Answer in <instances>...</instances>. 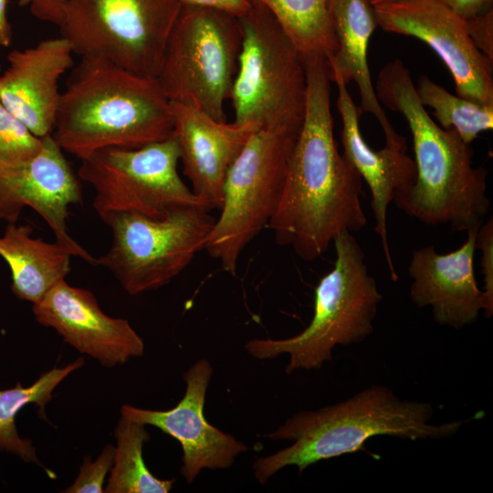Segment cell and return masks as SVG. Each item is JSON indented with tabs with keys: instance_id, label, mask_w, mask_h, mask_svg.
I'll list each match as a JSON object with an SVG mask.
<instances>
[{
	"instance_id": "obj_26",
	"label": "cell",
	"mask_w": 493,
	"mask_h": 493,
	"mask_svg": "<svg viewBox=\"0 0 493 493\" xmlns=\"http://www.w3.org/2000/svg\"><path fill=\"white\" fill-rule=\"evenodd\" d=\"M44 137L35 135L0 102V165H16L36 157Z\"/></svg>"
},
{
	"instance_id": "obj_24",
	"label": "cell",
	"mask_w": 493,
	"mask_h": 493,
	"mask_svg": "<svg viewBox=\"0 0 493 493\" xmlns=\"http://www.w3.org/2000/svg\"><path fill=\"white\" fill-rule=\"evenodd\" d=\"M115 455L105 493H168L174 479H160L145 465L142 449L150 439L145 425L121 415L114 431Z\"/></svg>"
},
{
	"instance_id": "obj_15",
	"label": "cell",
	"mask_w": 493,
	"mask_h": 493,
	"mask_svg": "<svg viewBox=\"0 0 493 493\" xmlns=\"http://www.w3.org/2000/svg\"><path fill=\"white\" fill-rule=\"evenodd\" d=\"M32 310L39 324L104 367L122 365L144 352L142 339L127 320L107 315L91 291L66 279L33 304Z\"/></svg>"
},
{
	"instance_id": "obj_31",
	"label": "cell",
	"mask_w": 493,
	"mask_h": 493,
	"mask_svg": "<svg viewBox=\"0 0 493 493\" xmlns=\"http://www.w3.org/2000/svg\"><path fill=\"white\" fill-rule=\"evenodd\" d=\"M465 20L493 10V0H439Z\"/></svg>"
},
{
	"instance_id": "obj_7",
	"label": "cell",
	"mask_w": 493,
	"mask_h": 493,
	"mask_svg": "<svg viewBox=\"0 0 493 493\" xmlns=\"http://www.w3.org/2000/svg\"><path fill=\"white\" fill-rule=\"evenodd\" d=\"M242 44L238 16L222 9L183 5L157 77L171 102L194 106L226 121Z\"/></svg>"
},
{
	"instance_id": "obj_17",
	"label": "cell",
	"mask_w": 493,
	"mask_h": 493,
	"mask_svg": "<svg viewBox=\"0 0 493 493\" xmlns=\"http://www.w3.org/2000/svg\"><path fill=\"white\" fill-rule=\"evenodd\" d=\"M171 104L184 173L193 193L211 209L220 210L227 172L259 128L218 121L194 106Z\"/></svg>"
},
{
	"instance_id": "obj_16",
	"label": "cell",
	"mask_w": 493,
	"mask_h": 493,
	"mask_svg": "<svg viewBox=\"0 0 493 493\" xmlns=\"http://www.w3.org/2000/svg\"><path fill=\"white\" fill-rule=\"evenodd\" d=\"M479 227L469 228L465 243L450 253L439 254L433 246L413 251L407 268L411 300L417 308L430 307L440 325L459 330L487 311L473 267Z\"/></svg>"
},
{
	"instance_id": "obj_6",
	"label": "cell",
	"mask_w": 493,
	"mask_h": 493,
	"mask_svg": "<svg viewBox=\"0 0 493 493\" xmlns=\"http://www.w3.org/2000/svg\"><path fill=\"white\" fill-rule=\"evenodd\" d=\"M242 44L230 99L235 121L300 131L306 110L304 58L264 6L238 16Z\"/></svg>"
},
{
	"instance_id": "obj_28",
	"label": "cell",
	"mask_w": 493,
	"mask_h": 493,
	"mask_svg": "<svg viewBox=\"0 0 493 493\" xmlns=\"http://www.w3.org/2000/svg\"><path fill=\"white\" fill-rule=\"evenodd\" d=\"M477 248L481 250V272L484 278V294L487 300L485 316L490 318L493 314V219L488 218L478 228L477 235Z\"/></svg>"
},
{
	"instance_id": "obj_20",
	"label": "cell",
	"mask_w": 493,
	"mask_h": 493,
	"mask_svg": "<svg viewBox=\"0 0 493 493\" xmlns=\"http://www.w3.org/2000/svg\"><path fill=\"white\" fill-rule=\"evenodd\" d=\"M329 11L338 47L326 58L330 81L347 85L354 81L361 96L360 112L372 114L380 123L386 146L406 151V140L389 121L379 102L369 70L367 51L377 26L368 0H329Z\"/></svg>"
},
{
	"instance_id": "obj_22",
	"label": "cell",
	"mask_w": 493,
	"mask_h": 493,
	"mask_svg": "<svg viewBox=\"0 0 493 493\" xmlns=\"http://www.w3.org/2000/svg\"><path fill=\"white\" fill-rule=\"evenodd\" d=\"M83 364L84 359L78 358L64 367H54L43 372L29 386L25 387L17 383L12 388L0 390V451L16 455L21 460L36 464L50 474L37 457L32 441L19 435L16 417L26 405L35 404L40 408V417L46 419L45 406L51 401L53 391Z\"/></svg>"
},
{
	"instance_id": "obj_1",
	"label": "cell",
	"mask_w": 493,
	"mask_h": 493,
	"mask_svg": "<svg viewBox=\"0 0 493 493\" xmlns=\"http://www.w3.org/2000/svg\"><path fill=\"white\" fill-rule=\"evenodd\" d=\"M307 100L303 124L292 152L278 207L268 227L275 241L313 261L342 230L367 225L361 198L362 179L333 133L330 79L326 57H304Z\"/></svg>"
},
{
	"instance_id": "obj_33",
	"label": "cell",
	"mask_w": 493,
	"mask_h": 493,
	"mask_svg": "<svg viewBox=\"0 0 493 493\" xmlns=\"http://www.w3.org/2000/svg\"><path fill=\"white\" fill-rule=\"evenodd\" d=\"M9 0H0V46L8 47L12 42V27L7 19Z\"/></svg>"
},
{
	"instance_id": "obj_14",
	"label": "cell",
	"mask_w": 493,
	"mask_h": 493,
	"mask_svg": "<svg viewBox=\"0 0 493 493\" xmlns=\"http://www.w3.org/2000/svg\"><path fill=\"white\" fill-rule=\"evenodd\" d=\"M211 363L199 359L184 373L185 392L169 410H151L123 404L121 415L152 425L175 438L183 449L181 475L192 483L203 469H226L237 456L248 450L246 445L209 424L204 414Z\"/></svg>"
},
{
	"instance_id": "obj_18",
	"label": "cell",
	"mask_w": 493,
	"mask_h": 493,
	"mask_svg": "<svg viewBox=\"0 0 493 493\" xmlns=\"http://www.w3.org/2000/svg\"><path fill=\"white\" fill-rule=\"evenodd\" d=\"M73 48L63 37L8 54L0 74V102L37 136L53 131L61 92L59 79L73 65Z\"/></svg>"
},
{
	"instance_id": "obj_12",
	"label": "cell",
	"mask_w": 493,
	"mask_h": 493,
	"mask_svg": "<svg viewBox=\"0 0 493 493\" xmlns=\"http://www.w3.org/2000/svg\"><path fill=\"white\" fill-rule=\"evenodd\" d=\"M372 7L384 31L418 38L439 56L457 96L493 105V62L477 48L464 18L439 0H399Z\"/></svg>"
},
{
	"instance_id": "obj_13",
	"label": "cell",
	"mask_w": 493,
	"mask_h": 493,
	"mask_svg": "<svg viewBox=\"0 0 493 493\" xmlns=\"http://www.w3.org/2000/svg\"><path fill=\"white\" fill-rule=\"evenodd\" d=\"M79 181L51 134L44 137L42 150L30 161L0 165V221L16 223L22 210L30 207L50 227L56 242L73 257L96 265L67 227L69 206L81 202Z\"/></svg>"
},
{
	"instance_id": "obj_9",
	"label": "cell",
	"mask_w": 493,
	"mask_h": 493,
	"mask_svg": "<svg viewBox=\"0 0 493 493\" xmlns=\"http://www.w3.org/2000/svg\"><path fill=\"white\" fill-rule=\"evenodd\" d=\"M299 132L257 129L229 168L220 215L205 248L226 272L236 275L242 251L268 226Z\"/></svg>"
},
{
	"instance_id": "obj_3",
	"label": "cell",
	"mask_w": 493,
	"mask_h": 493,
	"mask_svg": "<svg viewBox=\"0 0 493 493\" xmlns=\"http://www.w3.org/2000/svg\"><path fill=\"white\" fill-rule=\"evenodd\" d=\"M172 104L156 78L81 58L61 92L51 136L82 160L108 148L135 149L173 133Z\"/></svg>"
},
{
	"instance_id": "obj_4",
	"label": "cell",
	"mask_w": 493,
	"mask_h": 493,
	"mask_svg": "<svg viewBox=\"0 0 493 493\" xmlns=\"http://www.w3.org/2000/svg\"><path fill=\"white\" fill-rule=\"evenodd\" d=\"M434 408L426 402L400 399L390 388L372 385L349 399L317 410L301 411L276 430L271 440L294 443L253 463L254 477L265 484L282 468L294 466L301 474L319 461L364 450L377 435L409 440L454 435L468 420L433 424Z\"/></svg>"
},
{
	"instance_id": "obj_8",
	"label": "cell",
	"mask_w": 493,
	"mask_h": 493,
	"mask_svg": "<svg viewBox=\"0 0 493 493\" xmlns=\"http://www.w3.org/2000/svg\"><path fill=\"white\" fill-rule=\"evenodd\" d=\"M209 209L187 206L163 217L134 212L113 213L102 221L111 245L97 259L130 295L156 290L183 272L205 248L215 218Z\"/></svg>"
},
{
	"instance_id": "obj_32",
	"label": "cell",
	"mask_w": 493,
	"mask_h": 493,
	"mask_svg": "<svg viewBox=\"0 0 493 493\" xmlns=\"http://www.w3.org/2000/svg\"><path fill=\"white\" fill-rule=\"evenodd\" d=\"M183 5L210 6L229 12L236 16L245 14L252 5L250 0H180Z\"/></svg>"
},
{
	"instance_id": "obj_10",
	"label": "cell",
	"mask_w": 493,
	"mask_h": 493,
	"mask_svg": "<svg viewBox=\"0 0 493 493\" xmlns=\"http://www.w3.org/2000/svg\"><path fill=\"white\" fill-rule=\"evenodd\" d=\"M180 0H69L59 26L74 54L158 77Z\"/></svg>"
},
{
	"instance_id": "obj_27",
	"label": "cell",
	"mask_w": 493,
	"mask_h": 493,
	"mask_svg": "<svg viewBox=\"0 0 493 493\" xmlns=\"http://www.w3.org/2000/svg\"><path fill=\"white\" fill-rule=\"evenodd\" d=\"M115 446L106 445L100 456L93 461L84 457L79 472L74 482L63 492L65 493H101L104 483L113 464Z\"/></svg>"
},
{
	"instance_id": "obj_30",
	"label": "cell",
	"mask_w": 493,
	"mask_h": 493,
	"mask_svg": "<svg viewBox=\"0 0 493 493\" xmlns=\"http://www.w3.org/2000/svg\"><path fill=\"white\" fill-rule=\"evenodd\" d=\"M69 0H19L21 6L28 5L31 14L37 19L61 26Z\"/></svg>"
},
{
	"instance_id": "obj_34",
	"label": "cell",
	"mask_w": 493,
	"mask_h": 493,
	"mask_svg": "<svg viewBox=\"0 0 493 493\" xmlns=\"http://www.w3.org/2000/svg\"><path fill=\"white\" fill-rule=\"evenodd\" d=\"M368 1L370 2V4L372 6H374V5L386 4V3H391V2H395V1H399V0H368Z\"/></svg>"
},
{
	"instance_id": "obj_5",
	"label": "cell",
	"mask_w": 493,
	"mask_h": 493,
	"mask_svg": "<svg viewBox=\"0 0 493 493\" xmlns=\"http://www.w3.org/2000/svg\"><path fill=\"white\" fill-rule=\"evenodd\" d=\"M335 261L315 288L314 313L299 334L285 339H253L245 348L259 360L286 353V372L320 368L337 345L360 343L372 331L383 296L365 263V254L351 232L333 239Z\"/></svg>"
},
{
	"instance_id": "obj_23",
	"label": "cell",
	"mask_w": 493,
	"mask_h": 493,
	"mask_svg": "<svg viewBox=\"0 0 493 493\" xmlns=\"http://www.w3.org/2000/svg\"><path fill=\"white\" fill-rule=\"evenodd\" d=\"M264 6L296 47L302 58H326L338 47L329 11V0H250Z\"/></svg>"
},
{
	"instance_id": "obj_19",
	"label": "cell",
	"mask_w": 493,
	"mask_h": 493,
	"mask_svg": "<svg viewBox=\"0 0 493 493\" xmlns=\"http://www.w3.org/2000/svg\"><path fill=\"white\" fill-rule=\"evenodd\" d=\"M338 88L337 108L341 118V140L343 155L365 180L371 192V208L375 219V233L380 238L390 277L397 281L387 234V210L394 197L407 193L416 178V167L406 151L385 145L375 151L363 139L359 122L360 110L347 85L335 83Z\"/></svg>"
},
{
	"instance_id": "obj_25",
	"label": "cell",
	"mask_w": 493,
	"mask_h": 493,
	"mask_svg": "<svg viewBox=\"0 0 493 493\" xmlns=\"http://www.w3.org/2000/svg\"><path fill=\"white\" fill-rule=\"evenodd\" d=\"M416 92L423 106L434 109V115L445 130H455L467 144L479 133L493 129V105L455 96L426 75L418 79Z\"/></svg>"
},
{
	"instance_id": "obj_21",
	"label": "cell",
	"mask_w": 493,
	"mask_h": 493,
	"mask_svg": "<svg viewBox=\"0 0 493 493\" xmlns=\"http://www.w3.org/2000/svg\"><path fill=\"white\" fill-rule=\"evenodd\" d=\"M32 232L28 225L8 223L0 236V257L10 270L11 291L33 305L66 279L73 256L58 242L34 237Z\"/></svg>"
},
{
	"instance_id": "obj_2",
	"label": "cell",
	"mask_w": 493,
	"mask_h": 493,
	"mask_svg": "<svg viewBox=\"0 0 493 493\" xmlns=\"http://www.w3.org/2000/svg\"><path fill=\"white\" fill-rule=\"evenodd\" d=\"M375 93L380 103L404 117L413 138L416 178L407 193L394 197L395 205L425 225H448L453 232L480 226L490 207L488 171L472 165L470 144L431 119L399 58L380 70Z\"/></svg>"
},
{
	"instance_id": "obj_11",
	"label": "cell",
	"mask_w": 493,
	"mask_h": 493,
	"mask_svg": "<svg viewBox=\"0 0 493 493\" xmlns=\"http://www.w3.org/2000/svg\"><path fill=\"white\" fill-rule=\"evenodd\" d=\"M179 146L171 137L135 149L108 148L80 160L78 177L92 186L101 220L120 212L163 217L187 206L212 210L181 179Z\"/></svg>"
},
{
	"instance_id": "obj_29",
	"label": "cell",
	"mask_w": 493,
	"mask_h": 493,
	"mask_svg": "<svg viewBox=\"0 0 493 493\" xmlns=\"http://www.w3.org/2000/svg\"><path fill=\"white\" fill-rule=\"evenodd\" d=\"M466 24L477 48L493 62V10L467 19Z\"/></svg>"
}]
</instances>
